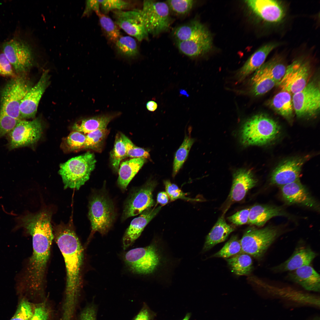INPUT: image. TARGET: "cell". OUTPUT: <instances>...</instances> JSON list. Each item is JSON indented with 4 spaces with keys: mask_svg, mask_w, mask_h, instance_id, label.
<instances>
[{
    "mask_svg": "<svg viewBox=\"0 0 320 320\" xmlns=\"http://www.w3.org/2000/svg\"><path fill=\"white\" fill-rule=\"evenodd\" d=\"M52 214L42 210L36 213H28L20 219L18 226L32 238L33 252L26 270L24 282L33 292L43 289L47 263L54 239L51 223Z\"/></svg>",
    "mask_w": 320,
    "mask_h": 320,
    "instance_id": "cell-1",
    "label": "cell"
},
{
    "mask_svg": "<svg viewBox=\"0 0 320 320\" xmlns=\"http://www.w3.org/2000/svg\"><path fill=\"white\" fill-rule=\"evenodd\" d=\"M54 239L63 255L66 273V301H75L81 287L83 249L71 223H61L53 228Z\"/></svg>",
    "mask_w": 320,
    "mask_h": 320,
    "instance_id": "cell-2",
    "label": "cell"
},
{
    "mask_svg": "<svg viewBox=\"0 0 320 320\" xmlns=\"http://www.w3.org/2000/svg\"><path fill=\"white\" fill-rule=\"evenodd\" d=\"M280 128L275 121L263 114L253 116L243 125L241 140L245 145H263L274 140Z\"/></svg>",
    "mask_w": 320,
    "mask_h": 320,
    "instance_id": "cell-3",
    "label": "cell"
},
{
    "mask_svg": "<svg viewBox=\"0 0 320 320\" xmlns=\"http://www.w3.org/2000/svg\"><path fill=\"white\" fill-rule=\"evenodd\" d=\"M96 162L95 155L89 151L61 164L59 172L64 188L79 190L89 179Z\"/></svg>",
    "mask_w": 320,
    "mask_h": 320,
    "instance_id": "cell-4",
    "label": "cell"
},
{
    "mask_svg": "<svg viewBox=\"0 0 320 320\" xmlns=\"http://www.w3.org/2000/svg\"><path fill=\"white\" fill-rule=\"evenodd\" d=\"M113 201L102 192L92 195L89 206L88 217L92 235L96 232L102 235L106 233L111 227L115 217Z\"/></svg>",
    "mask_w": 320,
    "mask_h": 320,
    "instance_id": "cell-5",
    "label": "cell"
},
{
    "mask_svg": "<svg viewBox=\"0 0 320 320\" xmlns=\"http://www.w3.org/2000/svg\"><path fill=\"white\" fill-rule=\"evenodd\" d=\"M279 232L277 228L273 227L260 229L249 228L240 240L242 252L260 260Z\"/></svg>",
    "mask_w": 320,
    "mask_h": 320,
    "instance_id": "cell-6",
    "label": "cell"
},
{
    "mask_svg": "<svg viewBox=\"0 0 320 320\" xmlns=\"http://www.w3.org/2000/svg\"><path fill=\"white\" fill-rule=\"evenodd\" d=\"M140 13L148 34L157 35L170 26L169 9L166 2L144 0Z\"/></svg>",
    "mask_w": 320,
    "mask_h": 320,
    "instance_id": "cell-7",
    "label": "cell"
},
{
    "mask_svg": "<svg viewBox=\"0 0 320 320\" xmlns=\"http://www.w3.org/2000/svg\"><path fill=\"white\" fill-rule=\"evenodd\" d=\"M32 87L23 77H15L10 81L2 90L0 110L9 116L19 119L21 102Z\"/></svg>",
    "mask_w": 320,
    "mask_h": 320,
    "instance_id": "cell-8",
    "label": "cell"
},
{
    "mask_svg": "<svg viewBox=\"0 0 320 320\" xmlns=\"http://www.w3.org/2000/svg\"><path fill=\"white\" fill-rule=\"evenodd\" d=\"M124 260L133 273L148 274L156 270L160 264V257L156 247L151 245L129 250L125 254Z\"/></svg>",
    "mask_w": 320,
    "mask_h": 320,
    "instance_id": "cell-9",
    "label": "cell"
},
{
    "mask_svg": "<svg viewBox=\"0 0 320 320\" xmlns=\"http://www.w3.org/2000/svg\"><path fill=\"white\" fill-rule=\"evenodd\" d=\"M2 49L3 52L16 72H26L32 65L35 54L26 42L13 39L4 43Z\"/></svg>",
    "mask_w": 320,
    "mask_h": 320,
    "instance_id": "cell-10",
    "label": "cell"
},
{
    "mask_svg": "<svg viewBox=\"0 0 320 320\" xmlns=\"http://www.w3.org/2000/svg\"><path fill=\"white\" fill-rule=\"evenodd\" d=\"M42 131L41 123L39 119L31 121L21 119L8 134L9 149L34 144L40 139Z\"/></svg>",
    "mask_w": 320,
    "mask_h": 320,
    "instance_id": "cell-11",
    "label": "cell"
},
{
    "mask_svg": "<svg viewBox=\"0 0 320 320\" xmlns=\"http://www.w3.org/2000/svg\"><path fill=\"white\" fill-rule=\"evenodd\" d=\"M156 184L155 180H150L131 193L124 205L123 220L140 214L154 205L153 192Z\"/></svg>",
    "mask_w": 320,
    "mask_h": 320,
    "instance_id": "cell-12",
    "label": "cell"
},
{
    "mask_svg": "<svg viewBox=\"0 0 320 320\" xmlns=\"http://www.w3.org/2000/svg\"><path fill=\"white\" fill-rule=\"evenodd\" d=\"M292 101L294 111L297 116H313L319 110V88L314 82L308 83L304 89L293 95Z\"/></svg>",
    "mask_w": 320,
    "mask_h": 320,
    "instance_id": "cell-13",
    "label": "cell"
},
{
    "mask_svg": "<svg viewBox=\"0 0 320 320\" xmlns=\"http://www.w3.org/2000/svg\"><path fill=\"white\" fill-rule=\"evenodd\" d=\"M310 73L308 63L301 60H295L287 67L285 74L278 85L281 90L293 95L308 84Z\"/></svg>",
    "mask_w": 320,
    "mask_h": 320,
    "instance_id": "cell-14",
    "label": "cell"
},
{
    "mask_svg": "<svg viewBox=\"0 0 320 320\" xmlns=\"http://www.w3.org/2000/svg\"><path fill=\"white\" fill-rule=\"evenodd\" d=\"M113 12L114 21L119 27L129 35L140 41L148 38L140 10H117Z\"/></svg>",
    "mask_w": 320,
    "mask_h": 320,
    "instance_id": "cell-15",
    "label": "cell"
},
{
    "mask_svg": "<svg viewBox=\"0 0 320 320\" xmlns=\"http://www.w3.org/2000/svg\"><path fill=\"white\" fill-rule=\"evenodd\" d=\"M48 70L42 73L37 83L32 87L22 100L20 107L21 119L35 117L41 97L49 84Z\"/></svg>",
    "mask_w": 320,
    "mask_h": 320,
    "instance_id": "cell-16",
    "label": "cell"
},
{
    "mask_svg": "<svg viewBox=\"0 0 320 320\" xmlns=\"http://www.w3.org/2000/svg\"><path fill=\"white\" fill-rule=\"evenodd\" d=\"M309 156L290 159L280 164L272 173L271 183L281 186L300 180L302 167Z\"/></svg>",
    "mask_w": 320,
    "mask_h": 320,
    "instance_id": "cell-17",
    "label": "cell"
},
{
    "mask_svg": "<svg viewBox=\"0 0 320 320\" xmlns=\"http://www.w3.org/2000/svg\"><path fill=\"white\" fill-rule=\"evenodd\" d=\"M180 51L190 57H194L203 55L209 51L212 47V39L208 31L204 26L190 39L176 41Z\"/></svg>",
    "mask_w": 320,
    "mask_h": 320,
    "instance_id": "cell-18",
    "label": "cell"
},
{
    "mask_svg": "<svg viewBox=\"0 0 320 320\" xmlns=\"http://www.w3.org/2000/svg\"><path fill=\"white\" fill-rule=\"evenodd\" d=\"M161 208V206L149 208L132 221L123 238L124 249L131 246L139 237L146 225L158 213Z\"/></svg>",
    "mask_w": 320,
    "mask_h": 320,
    "instance_id": "cell-19",
    "label": "cell"
},
{
    "mask_svg": "<svg viewBox=\"0 0 320 320\" xmlns=\"http://www.w3.org/2000/svg\"><path fill=\"white\" fill-rule=\"evenodd\" d=\"M246 2L255 13L266 21L277 22L284 17V9L277 1L249 0Z\"/></svg>",
    "mask_w": 320,
    "mask_h": 320,
    "instance_id": "cell-20",
    "label": "cell"
},
{
    "mask_svg": "<svg viewBox=\"0 0 320 320\" xmlns=\"http://www.w3.org/2000/svg\"><path fill=\"white\" fill-rule=\"evenodd\" d=\"M316 256V254L309 247H298L289 258L273 267L272 270L276 273L291 272L303 266L310 265Z\"/></svg>",
    "mask_w": 320,
    "mask_h": 320,
    "instance_id": "cell-21",
    "label": "cell"
},
{
    "mask_svg": "<svg viewBox=\"0 0 320 320\" xmlns=\"http://www.w3.org/2000/svg\"><path fill=\"white\" fill-rule=\"evenodd\" d=\"M257 181L251 170L241 169L233 175L229 197L233 201L242 200L248 191L256 185Z\"/></svg>",
    "mask_w": 320,
    "mask_h": 320,
    "instance_id": "cell-22",
    "label": "cell"
},
{
    "mask_svg": "<svg viewBox=\"0 0 320 320\" xmlns=\"http://www.w3.org/2000/svg\"><path fill=\"white\" fill-rule=\"evenodd\" d=\"M281 187L283 197L287 202L310 207L315 204L314 201L300 180Z\"/></svg>",
    "mask_w": 320,
    "mask_h": 320,
    "instance_id": "cell-23",
    "label": "cell"
},
{
    "mask_svg": "<svg viewBox=\"0 0 320 320\" xmlns=\"http://www.w3.org/2000/svg\"><path fill=\"white\" fill-rule=\"evenodd\" d=\"M289 276L292 281L307 290L320 291V275L310 265L303 266L291 271Z\"/></svg>",
    "mask_w": 320,
    "mask_h": 320,
    "instance_id": "cell-24",
    "label": "cell"
},
{
    "mask_svg": "<svg viewBox=\"0 0 320 320\" xmlns=\"http://www.w3.org/2000/svg\"><path fill=\"white\" fill-rule=\"evenodd\" d=\"M278 45V44L275 43L267 44L253 53L238 72L236 75L237 81H242L259 68L264 63L268 54Z\"/></svg>",
    "mask_w": 320,
    "mask_h": 320,
    "instance_id": "cell-25",
    "label": "cell"
},
{
    "mask_svg": "<svg viewBox=\"0 0 320 320\" xmlns=\"http://www.w3.org/2000/svg\"><path fill=\"white\" fill-rule=\"evenodd\" d=\"M225 214L219 218L207 236L203 248V251H207L217 244L225 241L234 230V227L226 222Z\"/></svg>",
    "mask_w": 320,
    "mask_h": 320,
    "instance_id": "cell-26",
    "label": "cell"
},
{
    "mask_svg": "<svg viewBox=\"0 0 320 320\" xmlns=\"http://www.w3.org/2000/svg\"><path fill=\"white\" fill-rule=\"evenodd\" d=\"M285 214L282 209L279 207L268 205H256L250 208L247 223L261 226L272 217Z\"/></svg>",
    "mask_w": 320,
    "mask_h": 320,
    "instance_id": "cell-27",
    "label": "cell"
},
{
    "mask_svg": "<svg viewBox=\"0 0 320 320\" xmlns=\"http://www.w3.org/2000/svg\"><path fill=\"white\" fill-rule=\"evenodd\" d=\"M146 161V159L144 158H133L121 163L118 170L117 183L121 189H126L129 183Z\"/></svg>",
    "mask_w": 320,
    "mask_h": 320,
    "instance_id": "cell-28",
    "label": "cell"
},
{
    "mask_svg": "<svg viewBox=\"0 0 320 320\" xmlns=\"http://www.w3.org/2000/svg\"><path fill=\"white\" fill-rule=\"evenodd\" d=\"M119 114H103L84 119L74 124L72 129L73 131L85 134L96 130L106 129L109 123Z\"/></svg>",
    "mask_w": 320,
    "mask_h": 320,
    "instance_id": "cell-29",
    "label": "cell"
},
{
    "mask_svg": "<svg viewBox=\"0 0 320 320\" xmlns=\"http://www.w3.org/2000/svg\"><path fill=\"white\" fill-rule=\"evenodd\" d=\"M276 85V83L261 66L255 72L250 80V91L255 96L261 95Z\"/></svg>",
    "mask_w": 320,
    "mask_h": 320,
    "instance_id": "cell-30",
    "label": "cell"
},
{
    "mask_svg": "<svg viewBox=\"0 0 320 320\" xmlns=\"http://www.w3.org/2000/svg\"><path fill=\"white\" fill-rule=\"evenodd\" d=\"M226 260L231 271L236 275H248L252 270V259L247 254H239L227 258Z\"/></svg>",
    "mask_w": 320,
    "mask_h": 320,
    "instance_id": "cell-31",
    "label": "cell"
},
{
    "mask_svg": "<svg viewBox=\"0 0 320 320\" xmlns=\"http://www.w3.org/2000/svg\"><path fill=\"white\" fill-rule=\"evenodd\" d=\"M273 108L282 116L289 118L294 111L292 97L289 92L281 90L276 94L271 100Z\"/></svg>",
    "mask_w": 320,
    "mask_h": 320,
    "instance_id": "cell-32",
    "label": "cell"
},
{
    "mask_svg": "<svg viewBox=\"0 0 320 320\" xmlns=\"http://www.w3.org/2000/svg\"><path fill=\"white\" fill-rule=\"evenodd\" d=\"M255 282L265 291L276 295L294 298L309 299L311 297L310 295L292 288L276 286L260 279H255Z\"/></svg>",
    "mask_w": 320,
    "mask_h": 320,
    "instance_id": "cell-33",
    "label": "cell"
},
{
    "mask_svg": "<svg viewBox=\"0 0 320 320\" xmlns=\"http://www.w3.org/2000/svg\"><path fill=\"white\" fill-rule=\"evenodd\" d=\"M186 133L184 140L176 152L173 164L172 176L174 177L181 169L188 157L189 151L194 142L191 137V129Z\"/></svg>",
    "mask_w": 320,
    "mask_h": 320,
    "instance_id": "cell-34",
    "label": "cell"
},
{
    "mask_svg": "<svg viewBox=\"0 0 320 320\" xmlns=\"http://www.w3.org/2000/svg\"><path fill=\"white\" fill-rule=\"evenodd\" d=\"M115 44L118 53L122 56L132 57L136 56L138 54L137 42L134 38L130 36H121Z\"/></svg>",
    "mask_w": 320,
    "mask_h": 320,
    "instance_id": "cell-35",
    "label": "cell"
},
{
    "mask_svg": "<svg viewBox=\"0 0 320 320\" xmlns=\"http://www.w3.org/2000/svg\"><path fill=\"white\" fill-rule=\"evenodd\" d=\"M261 66L277 85L283 77L287 68L282 59L277 57L264 63Z\"/></svg>",
    "mask_w": 320,
    "mask_h": 320,
    "instance_id": "cell-36",
    "label": "cell"
},
{
    "mask_svg": "<svg viewBox=\"0 0 320 320\" xmlns=\"http://www.w3.org/2000/svg\"><path fill=\"white\" fill-rule=\"evenodd\" d=\"M109 132L107 129L96 130L86 135V140L82 149H90L100 152Z\"/></svg>",
    "mask_w": 320,
    "mask_h": 320,
    "instance_id": "cell-37",
    "label": "cell"
},
{
    "mask_svg": "<svg viewBox=\"0 0 320 320\" xmlns=\"http://www.w3.org/2000/svg\"><path fill=\"white\" fill-rule=\"evenodd\" d=\"M203 25L197 21H192L176 28L173 31V35L176 41L188 40L193 37Z\"/></svg>",
    "mask_w": 320,
    "mask_h": 320,
    "instance_id": "cell-38",
    "label": "cell"
},
{
    "mask_svg": "<svg viewBox=\"0 0 320 320\" xmlns=\"http://www.w3.org/2000/svg\"><path fill=\"white\" fill-rule=\"evenodd\" d=\"M101 27L107 38L114 43L121 36L119 27L110 17L100 13L97 15Z\"/></svg>",
    "mask_w": 320,
    "mask_h": 320,
    "instance_id": "cell-39",
    "label": "cell"
},
{
    "mask_svg": "<svg viewBox=\"0 0 320 320\" xmlns=\"http://www.w3.org/2000/svg\"><path fill=\"white\" fill-rule=\"evenodd\" d=\"M125 144L121 133H118L116 136L113 148L111 154V164L114 171H118L121 161L127 157Z\"/></svg>",
    "mask_w": 320,
    "mask_h": 320,
    "instance_id": "cell-40",
    "label": "cell"
},
{
    "mask_svg": "<svg viewBox=\"0 0 320 320\" xmlns=\"http://www.w3.org/2000/svg\"><path fill=\"white\" fill-rule=\"evenodd\" d=\"M243 253L240 240L236 235L232 236L223 247L212 256L213 257L228 258Z\"/></svg>",
    "mask_w": 320,
    "mask_h": 320,
    "instance_id": "cell-41",
    "label": "cell"
},
{
    "mask_svg": "<svg viewBox=\"0 0 320 320\" xmlns=\"http://www.w3.org/2000/svg\"><path fill=\"white\" fill-rule=\"evenodd\" d=\"M123 140L126 150L127 156L130 158H144L150 159L149 153L144 149L135 146L131 141L124 134L121 133Z\"/></svg>",
    "mask_w": 320,
    "mask_h": 320,
    "instance_id": "cell-42",
    "label": "cell"
},
{
    "mask_svg": "<svg viewBox=\"0 0 320 320\" xmlns=\"http://www.w3.org/2000/svg\"><path fill=\"white\" fill-rule=\"evenodd\" d=\"M169 9L176 14L184 15L189 12L194 3L193 0H167L166 2Z\"/></svg>",
    "mask_w": 320,
    "mask_h": 320,
    "instance_id": "cell-43",
    "label": "cell"
},
{
    "mask_svg": "<svg viewBox=\"0 0 320 320\" xmlns=\"http://www.w3.org/2000/svg\"><path fill=\"white\" fill-rule=\"evenodd\" d=\"M102 10L105 14L110 11L115 10H124L128 8L130 3L128 1L123 0H98Z\"/></svg>",
    "mask_w": 320,
    "mask_h": 320,
    "instance_id": "cell-44",
    "label": "cell"
},
{
    "mask_svg": "<svg viewBox=\"0 0 320 320\" xmlns=\"http://www.w3.org/2000/svg\"><path fill=\"white\" fill-rule=\"evenodd\" d=\"M166 192L171 201L181 199L188 201H198V199H191L186 196V194L180 190L176 184L172 183L169 180L164 181Z\"/></svg>",
    "mask_w": 320,
    "mask_h": 320,
    "instance_id": "cell-45",
    "label": "cell"
},
{
    "mask_svg": "<svg viewBox=\"0 0 320 320\" xmlns=\"http://www.w3.org/2000/svg\"><path fill=\"white\" fill-rule=\"evenodd\" d=\"M86 135L76 131H73L67 137L66 143L69 149L72 151L82 149L86 140Z\"/></svg>",
    "mask_w": 320,
    "mask_h": 320,
    "instance_id": "cell-46",
    "label": "cell"
},
{
    "mask_svg": "<svg viewBox=\"0 0 320 320\" xmlns=\"http://www.w3.org/2000/svg\"><path fill=\"white\" fill-rule=\"evenodd\" d=\"M33 308L31 304L23 300L20 303L17 311L10 320H29L32 317Z\"/></svg>",
    "mask_w": 320,
    "mask_h": 320,
    "instance_id": "cell-47",
    "label": "cell"
},
{
    "mask_svg": "<svg viewBox=\"0 0 320 320\" xmlns=\"http://www.w3.org/2000/svg\"><path fill=\"white\" fill-rule=\"evenodd\" d=\"M21 120L11 117L0 110V138L8 134Z\"/></svg>",
    "mask_w": 320,
    "mask_h": 320,
    "instance_id": "cell-48",
    "label": "cell"
},
{
    "mask_svg": "<svg viewBox=\"0 0 320 320\" xmlns=\"http://www.w3.org/2000/svg\"><path fill=\"white\" fill-rule=\"evenodd\" d=\"M49 314L50 311L46 303H41L36 306L29 320H48Z\"/></svg>",
    "mask_w": 320,
    "mask_h": 320,
    "instance_id": "cell-49",
    "label": "cell"
},
{
    "mask_svg": "<svg viewBox=\"0 0 320 320\" xmlns=\"http://www.w3.org/2000/svg\"><path fill=\"white\" fill-rule=\"evenodd\" d=\"M250 208L243 209L229 216L228 219L233 224L238 225H244L248 223Z\"/></svg>",
    "mask_w": 320,
    "mask_h": 320,
    "instance_id": "cell-50",
    "label": "cell"
},
{
    "mask_svg": "<svg viewBox=\"0 0 320 320\" xmlns=\"http://www.w3.org/2000/svg\"><path fill=\"white\" fill-rule=\"evenodd\" d=\"M12 68L4 53H0V74L4 76L15 77V74Z\"/></svg>",
    "mask_w": 320,
    "mask_h": 320,
    "instance_id": "cell-51",
    "label": "cell"
},
{
    "mask_svg": "<svg viewBox=\"0 0 320 320\" xmlns=\"http://www.w3.org/2000/svg\"><path fill=\"white\" fill-rule=\"evenodd\" d=\"M156 313L151 310L145 303L142 308L133 320H154Z\"/></svg>",
    "mask_w": 320,
    "mask_h": 320,
    "instance_id": "cell-52",
    "label": "cell"
},
{
    "mask_svg": "<svg viewBox=\"0 0 320 320\" xmlns=\"http://www.w3.org/2000/svg\"><path fill=\"white\" fill-rule=\"evenodd\" d=\"M100 4L97 0H87L86 1L85 7L82 15V17L87 16L93 12L97 15L101 12Z\"/></svg>",
    "mask_w": 320,
    "mask_h": 320,
    "instance_id": "cell-53",
    "label": "cell"
},
{
    "mask_svg": "<svg viewBox=\"0 0 320 320\" xmlns=\"http://www.w3.org/2000/svg\"><path fill=\"white\" fill-rule=\"evenodd\" d=\"M157 202L163 206L168 202L169 196L166 192H161L158 193L157 197Z\"/></svg>",
    "mask_w": 320,
    "mask_h": 320,
    "instance_id": "cell-54",
    "label": "cell"
},
{
    "mask_svg": "<svg viewBox=\"0 0 320 320\" xmlns=\"http://www.w3.org/2000/svg\"><path fill=\"white\" fill-rule=\"evenodd\" d=\"M157 107L158 105L157 103L152 100L148 101L146 104L147 109L150 111H155L157 108Z\"/></svg>",
    "mask_w": 320,
    "mask_h": 320,
    "instance_id": "cell-55",
    "label": "cell"
},
{
    "mask_svg": "<svg viewBox=\"0 0 320 320\" xmlns=\"http://www.w3.org/2000/svg\"><path fill=\"white\" fill-rule=\"evenodd\" d=\"M180 95H185L187 97H188L189 96V95L187 93V91L184 89H180Z\"/></svg>",
    "mask_w": 320,
    "mask_h": 320,
    "instance_id": "cell-56",
    "label": "cell"
},
{
    "mask_svg": "<svg viewBox=\"0 0 320 320\" xmlns=\"http://www.w3.org/2000/svg\"><path fill=\"white\" fill-rule=\"evenodd\" d=\"M191 316V313H187L185 317L182 320H189Z\"/></svg>",
    "mask_w": 320,
    "mask_h": 320,
    "instance_id": "cell-57",
    "label": "cell"
}]
</instances>
